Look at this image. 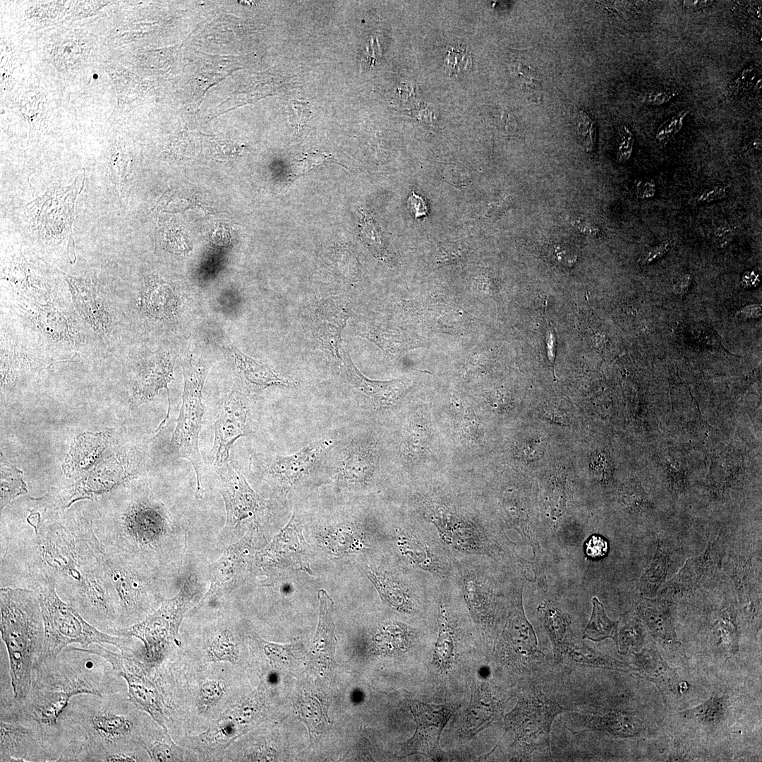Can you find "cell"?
Segmentation results:
<instances>
[{"label": "cell", "instance_id": "obj_48", "mask_svg": "<svg viewBox=\"0 0 762 762\" xmlns=\"http://www.w3.org/2000/svg\"><path fill=\"white\" fill-rule=\"evenodd\" d=\"M608 550L607 541L598 535L592 536L586 543V552L592 558L604 557Z\"/></svg>", "mask_w": 762, "mask_h": 762}, {"label": "cell", "instance_id": "obj_1", "mask_svg": "<svg viewBox=\"0 0 762 762\" xmlns=\"http://www.w3.org/2000/svg\"><path fill=\"white\" fill-rule=\"evenodd\" d=\"M1 513L0 587L54 583L77 609L107 576L105 552L87 512H68L54 491Z\"/></svg>", "mask_w": 762, "mask_h": 762}, {"label": "cell", "instance_id": "obj_51", "mask_svg": "<svg viewBox=\"0 0 762 762\" xmlns=\"http://www.w3.org/2000/svg\"><path fill=\"white\" fill-rule=\"evenodd\" d=\"M516 73L521 82L531 89L540 87V83L537 78L536 74L529 67L519 63Z\"/></svg>", "mask_w": 762, "mask_h": 762}, {"label": "cell", "instance_id": "obj_9", "mask_svg": "<svg viewBox=\"0 0 762 762\" xmlns=\"http://www.w3.org/2000/svg\"><path fill=\"white\" fill-rule=\"evenodd\" d=\"M105 562L118 598L117 629L141 621L159 607L164 599L161 576L140 564L106 553Z\"/></svg>", "mask_w": 762, "mask_h": 762}, {"label": "cell", "instance_id": "obj_28", "mask_svg": "<svg viewBox=\"0 0 762 762\" xmlns=\"http://www.w3.org/2000/svg\"><path fill=\"white\" fill-rule=\"evenodd\" d=\"M567 653L575 663L588 667L622 672L634 670L632 666L602 652L593 650L585 643L564 645Z\"/></svg>", "mask_w": 762, "mask_h": 762}, {"label": "cell", "instance_id": "obj_53", "mask_svg": "<svg viewBox=\"0 0 762 762\" xmlns=\"http://www.w3.org/2000/svg\"><path fill=\"white\" fill-rule=\"evenodd\" d=\"M734 235V229L727 225H720L715 229L713 232L714 240L720 246H727L732 241Z\"/></svg>", "mask_w": 762, "mask_h": 762}, {"label": "cell", "instance_id": "obj_55", "mask_svg": "<svg viewBox=\"0 0 762 762\" xmlns=\"http://www.w3.org/2000/svg\"><path fill=\"white\" fill-rule=\"evenodd\" d=\"M408 204L416 217L425 216L428 213V207L425 200L414 192L408 198Z\"/></svg>", "mask_w": 762, "mask_h": 762}, {"label": "cell", "instance_id": "obj_10", "mask_svg": "<svg viewBox=\"0 0 762 762\" xmlns=\"http://www.w3.org/2000/svg\"><path fill=\"white\" fill-rule=\"evenodd\" d=\"M0 761H48L37 724L21 709L8 682L1 683Z\"/></svg>", "mask_w": 762, "mask_h": 762}, {"label": "cell", "instance_id": "obj_12", "mask_svg": "<svg viewBox=\"0 0 762 762\" xmlns=\"http://www.w3.org/2000/svg\"><path fill=\"white\" fill-rule=\"evenodd\" d=\"M84 185V173L68 187L53 188L27 207L40 236L64 241L74 249L71 225L74 203Z\"/></svg>", "mask_w": 762, "mask_h": 762}, {"label": "cell", "instance_id": "obj_8", "mask_svg": "<svg viewBox=\"0 0 762 762\" xmlns=\"http://www.w3.org/2000/svg\"><path fill=\"white\" fill-rule=\"evenodd\" d=\"M181 365L184 380L182 403L168 449L173 457L185 459L191 464L196 475L195 494L202 497L206 468L198 442L205 413L202 389L208 367L191 357L183 359Z\"/></svg>", "mask_w": 762, "mask_h": 762}, {"label": "cell", "instance_id": "obj_47", "mask_svg": "<svg viewBox=\"0 0 762 762\" xmlns=\"http://www.w3.org/2000/svg\"><path fill=\"white\" fill-rule=\"evenodd\" d=\"M727 194V189L723 186H714L707 188L698 193L694 201L697 204H707L725 198Z\"/></svg>", "mask_w": 762, "mask_h": 762}, {"label": "cell", "instance_id": "obj_26", "mask_svg": "<svg viewBox=\"0 0 762 762\" xmlns=\"http://www.w3.org/2000/svg\"><path fill=\"white\" fill-rule=\"evenodd\" d=\"M374 470L372 452L359 444H352L341 463L338 478L348 482H363L371 477Z\"/></svg>", "mask_w": 762, "mask_h": 762}, {"label": "cell", "instance_id": "obj_49", "mask_svg": "<svg viewBox=\"0 0 762 762\" xmlns=\"http://www.w3.org/2000/svg\"><path fill=\"white\" fill-rule=\"evenodd\" d=\"M606 456L603 452H596L591 458L590 468L594 476L600 480L607 477L609 472Z\"/></svg>", "mask_w": 762, "mask_h": 762}, {"label": "cell", "instance_id": "obj_45", "mask_svg": "<svg viewBox=\"0 0 762 762\" xmlns=\"http://www.w3.org/2000/svg\"><path fill=\"white\" fill-rule=\"evenodd\" d=\"M467 249L459 243H449L440 247L437 255V262L440 264L456 263L467 255Z\"/></svg>", "mask_w": 762, "mask_h": 762}, {"label": "cell", "instance_id": "obj_25", "mask_svg": "<svg viewBox=\"0 0 762 762\" xmlns=\"http://www.w3.org/2000/svg\"><path fill=\"white\" fill-rule=\"evenodd\" d=\"M231 351L236 368L248 386L262 389L270 386L289 385V382L269 365L248 356L234 346Z\"/></svg>", "mask_w": 762, "mask_h": 762}, {"label": "cell", "instance_id": "obj_41", "mask_svg": "<svg viewBox=\"0 0 762 762\" xmlns=\"http://www.w3.org/2000/svg\"><path fill=\"white\" fill-rule=\"evenodd\" d=\"M689 113V110L682 109L664 121L657 129L655 133L656 143L661 146L666 145L681 130L683 121Z\"/></svg>", "mask_w": 762, "mask_h": 762}, {"label": "cell", "instance_id": "obj_42", "mask_svg": "<svg viewBox=\"0 0 762 762\" xmlns=\"http://www.w3.org/2000/svg\"><path fill=\"white\" fill-rule=\"evenodd\" d=\"M332 160L337 162L329 154L318 151L306 153L293 166L291 176H300L313 168Z\"/></svg>", "mask_w": 762, "mask_h": 762}, {"label": "cell", "instance_id": "obj_30", "mask_svg": "<svg viewBox=\"0 0 762 762\" xmlns=\"http://www.w3.org/2000/svg\"><path fill=\"white\" fill-rule=\"evenodd\" d=\"M593 610L590 620L586 627L583 639L600 641L607 638L616 641L619 621H612L605 614L603 604L594 597L592 599Z\"/></svg>", "mask_w": 762, "mask_h": 762}, {"label": "cell", "instance_id": "obj_31", "mask_svg": "<svg viewBox=\"0 0 762 762\" xmlns=\"http://www.w3.org/2000/svg\"><path fill=\"white\" fill-rule=\"evenodd\" d=\"M238 648L235 639L230 630L219 631L213 638L207 648V659L211 662H228L235 663L238 659Z\"/></svg>", "mask_w": 762, "mask_h": 762}, {"label": "cell", "instance_id": "obj_21", "mask_svg": "<svg viewBox=\"0 0 762 762\" xmlns=\"http://www.w3.org/2000/svg\"><path fill=\"white\" fill-rule=\"evenodd\" d=\"M320 614L318 629L311 646V651L318 662L326 665L334 663L337 644L333 622L334 603L327 593L318 591Z\"/></svg>", "mask_w": 762, "mask_h": 762}, {"label": "cell", "instance_id": "obj_27", "mask_svg": "<svg viewBox=\"0 0 762 762\" xmlns=\"http://www.w3.org/2000/svg\"><path fill=\"white\" fill-rule=\"evenodd\" d=\"M641 615L652 635L664 647L675 651L681 649L669 612L663 607L648 604L641 609Z\"/></svg>", "mask_w": 762, "mask_h": 762}, {"label": "cell", "instance_id": "obj_57", "mask_svg": "<svg viewBox=\"0 0 762 762\" xmlns=\"http://www.w3.org/2000/svg\"><path fill=\"white\" fill-rule=\"evenodd\" d=\"M761 313L759 305H750L742 308L737 315L741 318H757L761 316Z\"/></svg>", "mask_w": 762, "mask_h": 762}, {"label": "cell", "instance_id": "obj_15", "mask_svg": "<svg viewBox=\"0 0 762 762\" xmlns=\"http://www.w3.org/2000/svg\"><path fill=\"white\" fill-rule=\"evenodd\" d=\"M252 432L250 411L238 392L229 393L219 406L214 421L210 464L218 468L229 461L231 449L240 437Z\"/></svg>", "mask_w": 762, "mask_h": 762}, {"label": "cell", "instance_id": "obj_32", "mask_svg": "<svg viewBox=\"0 0 762 762\" xmlns=\"http://www.w3.org/2000/svg\"><path fill=\"white\" fill-rule=\"evenodd\" d=\"M1 511L17 497L28 493L23 472L15 466L1 467Z\"/></svg>", "mask_w": 762, "mask_h": 762}, {"label": "cell", "instance_id": "obj_56", "mask_svg": "<svg viewBox=\"0 0 762 762\" xmlns=\"http://www.w3.org/2000/svg\"><path fill=\"white\" fill-rule=\"evenodd\" d=\"M637 186V193L640 198H648L653 197L655 192V183L652 179L640 181Z\"/></svg>", "mask_w": 762, "mask_h": 762}, {"label": "cell", "instance_id": "obj_33", "mask_svg": "<svg viewBox=\"0 0 762 762\" xmlns=\"http://www.w3.org/2000/svg\"><path fill=\"white\" fill-rule=\"evenodd\" d=\"M150 287L145 295V303L151 311L159 316L171 312L175 306V296L171 289L159 281H154Z\"/></svg>", "mask_w": 762, "mask_h": 762}, {"label": "cell", "instance_id": "obj_54", "mask_svg": "<svg viewBox=\"0 0 762 762\" xmlns=\"http://www.w3.org/2000/svg\"><path fill=\"white\" fill-rule=\"evenodd\" d=\"M521 451L526 459L533 460L543 454V446L538 440H531L522 444Z\"/></svg>", "mask_w": 762, "mask_h": 762}, {"label": "cell", "instance_id": "obj_22", "mask_svg": "<svg viewBox=\"0 0 762 762\" xmlns=\"http://www.w3.org/2000/svg\"><path fill=\"white\" fill-rule=\"evenodd\" d=\"M174 362V355L165 353L146 366L135 386V397L138 402L150 399L162 388L168 391V384L173 379Z\"/></svg>", "mask_w": 762, "mask_h": 762}, {"label": "cell", "instance_id": "obj_58", "mask_svg": "<svg viewBox=\"0 0 762 762\" xmlns=\"http://www.w3.org/2000/svg\"><path fill=\"white\" fill-rule=\"evenodd\" d=\"M713 3V1H683V6L690 10H699L703 8L707 7Z\"/></svg>", "mask_w": 762, "mask_h": 762}, {"label": "cell", "instance_id": "obj_20", "mask_svg": "<svg viewBox=\"0 0 762 762\" xmlns=\"http://www.w3.org/2000/svg\"><path fill=\"white\" fill-rule=\"evenodd\" d=\"M631 655L634 670L653 683L663 696L679 693L682 681L676 670L665 662L655 648H643Z\"/></svg>", "mask_w": 762, "mask_h": 762}, {"label": "cell", "instance_id": "obj_24", "mask_svg": "<svg viewBox=\"0 0 762 762\" xmlns=\"http://www.w3.org/2000/svg\"><path fill=\"white\" fill-rule=\"evenodd\" d=\"M346 319L343 305L334 301H327L316 312L315 326L318 337L335 355L339 352L340 335Z\"/></svg>", "mask_w": 762, "mask_h": 762}, {"label": "cell", "instance_id": "obj_29", "mask_svg": "<svg viewBox=\"0 0 762 762\" xmlns=\"http://www.w3.org/2000/svg\"><path fill=\"white\" fill-rule=\"evenodd\" d=\"M727 708V696L724 694L713 695L702 703L680 713L687 720L704 725H713L719 723L725 716Z\"/></svg>", "mask_w": 762, "mask_h": 762}, {"label": "cell", "instance_id": "obj_50", "mask_svg": "<svg viewBox=\"0 0 762 762\" xmlns=\"http://www.w3.org/2000/svg\"><path fill=\"white\" fill-rule=\"evenodd\" d=\"M675 96V91L654 90L646 94L643 97V102L653 106L661 105L670 101Z\"/></svg>", "mask_w": 762, "mask_h": 762}, {"label": "cell", "instance_id": "obj_37", "mask_svg": "<svg viewBox=\"0 0 762 762\" xmlns=\"http://www.w3.org/2000/svg\"><path fill=\"white\" fill-rule=\"evenodd\" d=\"M359 230L362 239L378 255L384 253V247L377 226L372 216L363 208L358 210Z\"/></svg>", "mask_w": 762, "mask_h": 762}, {"label": "cell", "instance_id": "obj_6", "mask_svg": "<svg viewBox=\"0 0 762 762\" xmlns=\"http://www.w3.org/2000/svg\"><path fill=\"white\" fill-rule=\"evenodd\" d=\"M33 591L38 597L44 627L40 661L54 658L66 647L75 643L82 648L94 643L112 645L122 654L131 657H136L142 650L136 646L132 637L111 635L90 624L59 597L54 583L39 586Z\"/></svg>", "mask_w": 762, "mask_h": 762}, {"label": "cell", "instance_id": "obj_43", "mask_svg": "<svg viewBox=\"0 0 762 762\" xmlns=\"http://www.w3.org/2000/svg\"><path fill=\"white\" fill-rule=\"evenodd\" d=\"M401 543L404 552L411 559V561L418 565L430 564L431 559L428 555L427 548L416 537L413 535L404 536Z\"/></svg>", "mask_w": 762, "mask_h": 762}, {"label": "cell", "instance_id": "obj_11", "mask_svg": "<svg viewBox=\"0 0 762 762\" xmlns=\"http://www.w3.org/2000/svg\"><path fill=\"white\" fill-rule=\"evenodd\" d=\"M83 648L107 659L117 675L126 681L128 699L169 733L161 694L152 678V672L141 661L114 653L104 648L103 644L94 643Z\"/></svg>", "mask_w": 762, "mask_h": 762}, {"label": "cell", "instance_id": "obj_16", "mask_svg": "<svg viewBox=\"0 0 762 762\" xmlns=\"http://www.w3.org/2000/svg\"><path fill=\"white\" fill-rule=\"evenodd\" d=\"M254 540L255 534L253 530H250L241 540L230 544L222 556L212 564L209 589L193 612L212 599L230 593L246 579Z\"/></svg>", "mask_w": 762, "mask_h": 762}, {"label": "cell", "instance_id": "obj_2", "mask_svg": "<svg viewBox=\"0 0 762 762\" xmlns=\"http://www.w3.org/2000/svg\"><path fill=\"white\" fill-rule=\"evenodd\" d=\"M121 679L107 659L74 645L34 667L29 693L18 701L37 724L49 762L62 756L65 731L59 720L71 699L82 694L123 692Z\"/></svg>", "mask_w": 762, "mask_h": 762}, {"label": "cell", "instance_id": "obj_36", "mask_svg": "<svg viewBox=\"0 0 762 762\" xmlns=\"http://www.w3.org/2000/svg\"><path fill=\"white\" fill-rule=\"evenodd\" d=\"M446 618L443 613L441 616L439 637L435 651V662L442 668L449 666L452 660L453 636Z\"/></svg>", "mask_w": 762, "mask_h": 762}, {"label": "cell", "instance_id": "obj_52", "mask_svg": "<svg viewBox=\"0 0 762 762\" xmlns=\"http://www.w3.org/2000/svg\"><path fill=\"white\" fill-rule=\"evenodd\" d=\"M672 241H665L651 247L643 258L644 264L651 263L664 256L671 248Z\"/></svg>", "mask_w": 762, "mask_h": 762}, {"label": "cell", "instance_id": "obj_44", "mask_svg": "<svg viewBox=\"0 0 762 762\" xmlns=\"http://www.w3.org/2000/svg\"><path fill=\"white\" fill-rule=\"evenodd\" d=\"M634 143V136L630 128L625 125L619 127L617 145V159L619 162H624L631 157Z\"/></svg>", "mask_w": 762, "mask_h": 762}, {"label": "cell", "instance_id": "obj_18", "mask_svg": "<svg viewBox=\"0 0 762 762\" xmlns=\"http://www.w3.org/2000/svg\"><path fill=\"white\" fill-rule=\"evenodd\" d=\"M332 443V440L322 439L293 454L276 456L265 462V470L281 482L291 484L315 467Z\"/></svg>", "mask_w": 762, "mask_h": 762}, {"label": "cell", "instance_id": "obj_13", "mask_svg": "<svg viewBox=\"0 0 762 762\" xmlns=\"http://www.w3.org/2000/svg\"><path fill=\"white\" fill-rule=\"evenodd\" d=\"M568 710L556 702L532 696L519 701L506 717L507 726L526 750H550V732L557 715Z\"/></svg>", "mask_w": 762, "mask_h": 762}, {"label": "cell", "instance_id": "obj_14", "mask_svg": "<svg viewBox=\"0 0 762 762\" xmlns=\"http://www.w3.org/2000/svg\"><path fill=\"white\" fill-rule=\"evenodd\" d=\"M218 489L226 510V521L221 531L220 539L233 540L241 524L247 519L260 513L265 502L249 485L244 476L229 461L217 468Z\"/></svg>", "mask_w": 762, "mask_h": 762}, {"label": "cell", "instance_id": "obj_40", "mask_svg": "<svg viewBox=\"0 0 762 762\" xmlns=\"http://www.w3.org/2000/svg\"><path fill=\"white\" fill-rule=\"evenodd\" d=\"M576 128L580 143L586 152L595 148L596 123L584 110H581L576 117Z\"/></svg>", "mask_w": 762, "mask_h": 762}, {"label": "cell", "instance_id": "obj_7", "mask_svg": "<svg viewBox=\"0 0 762 762\" xmlns=\"http://www.w3.org/2000/svg\"><path fill=\"white\" fill-rule=\"evenodd\" d=\"M195 593L190 579H186L175 596L163 599L159 607L143 619L114 629L110 634L140 640L143 648L137 659L152 672L167 656L172 644H180L179 627Z\"/></svg>", "mask_w": 762, "mask_h": 762}, {"label": "cell", "instance_id": "obj_34", "mask_svg": "<svg viewBox=\"0 0 762 762\" xmlns=\"http://www.w3.org/2000/svg\"><path fill=\"white\" fill-rule=\"evenodd\" d=\"M645 639L643 627L639 621H634L619 630L615 641L619 653L632 654L643 648Z\"/></svg>", "mask_w": 762, "mask_h": 762}, {"label": "cell", "instance_id": "obj_5", "mask_svg": "<svg viewBox=\"0 0 762 762\" xmlns=\"http://www.w3.org/2000/svg\"><path fill=\"white\" fill-rule=\"evenodd\" d=\"M0 631L7 651L13 695L23 700L28 694L32 672L42 655L44 627L35 591L1 587Z\"/></svg>", "mask_w": 762, "mask_h": 762}, {"label": "cell", "instance_id": "obj_4", "mask_svg": "<svg viewBox=\"0 0 762 762\" xmlns=\"http://www.w3.org/2000/svg\"><path fill=\"white\" fill-rule=\"evenodd\" d=\"M123 692L73 696L62 715L79 725L87 737L85 761H106L118 751L145 749L142 710Z\"/></svg>", "mask_w": 762, "mask_h": 762}, {"label": "cell", "instance_id": "obj_19", "mask_svg": "<svg viewBox=\"0 0 762 762\" xmlns=\"http://www.w3.org/2000/svg\"><path fill=\"white\" fill-rule=\"evenodd\" d=\"M349 381L366 394L377 408L397 404L404 395L409 382L405 378L392 380H373L365 377L353 365L346 353L339 357Z\"/></svg>", "mask_w": 762, "mask_h": 762}, {"label": "cell", "instance_id": "obj_35", "mask_svg": "<svg viewBox=\"0 0 762 762\" xmlns=\"http://www.w3.org/2000/svg\"><path fill=\"white\" fill-rule=\"evenodd\" d=\"M545 619L552 643L554 657L560 660L564 654L563 639L566 628L565 619L558 610L550 609L545 614Z\"/></svg>", "mask_w": 762, "mask_h": 762}, {"label": "cell", "instance_id": "obj_17", "mask_svg": "<svg viewBox=\"0 0 762 762\" xmlns=\"http://www.w3.org/2000/svg\"><path fill=\"white\" fill-rule=\"evenodd\" d=\"M409 707L416 723L413 737L404 746L406 755L422 754L437 758L442 750L440 739L443 728L452 715V710L444 705H432L418 701H409Z\"/></svg>", "mask_w": 762, "mask_h": 762}, {"label": "cell", "instance_id": "obj_23", "mask_svg": "<svg viewBox=\"0 0 762 762\" xmlns=\"http://www.w3.org/2000/svg\"><path fill=\"white\" fill-rule=\"evenodd\" d=\"M582 718L583 726L618 737H635L643 730V722L639 718L624 711L612 710L583 715Z\"/></svg>", "mask_w": 762, "mask_h": 762}, {"label": "cell", "instance_id": "obj_46", "mask_svg": "<svg viewBox=\"0 0 762 762\" xmlns=\"http://www.w3.org/2000/svg\"><path fill=\"white\" fill-rule=\"evenodd\" d=\"M445 59V65L454 73L460 72L461 70L466 68L468 61H471L468 53L464 49H456V47H452L450 49Z\"/></svg>", "mask_w": 762, "mask_h": 762}, {"label": "cell", "instance_id": "obj_38", "mask_svg": "<svg viewBox=\"0 0 762 762\" xmlns=\"http://www.w3.org/2000/svg\"><path fill=\"white\" fill-rule=\"evenodd\" d=\"M730 615L724 614L714 627L715 634L720 645L729 653H735L738 651V635L734 620Z\"/></svg>", "mask_w": 762, "mask_h": 762}, {"label": "cell", "instance_id": "obj_3", "mask_svg": "<svg viewBox=\"0 0 762 762\" xmlns=\"http://www.w3.org/2000/svg\"><path fill=\"white\" fill-rule=\"evenodd\" d=\"M87 514L107 555L161 574L171 521L164 505L150 492H138L118 506Z\"/></svg>", "mask_w": 762, "mask_h": 762}, {"label": "cell", "instance_id": "obj_39", "mask_svg": "<svg viewBox=\"0 0 762 762\" xmlns=\"http://www.w3.org/2000/svg\"><path fill=\"white\" fill-rule=\"evenodd\" d=\"M225 685L223 682L214 679L204 682L200 687L197 701L199 709L206 712L217 705L223 698Z\"/></svg>", "mask_w": 762, "mask_h": 762}]
</instances>
